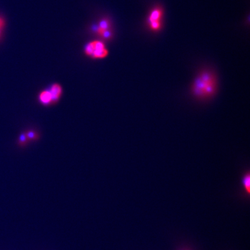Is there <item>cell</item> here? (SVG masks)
Instances as JSON below:
<instances>
[{"instance_id": "cell-9", "label": "cell", "mask_w": 250, "mask_h": 250, "mask_svg": "<svg viewBox=\"0 0 250 250\" xmlns=\"http://www.w3.org/2000/svg\"><path fill=\"white\" fill-rule=\"evenodd\" d=\"M28 140L27 139V137L26 136V134L25 132H23L22 133H21L19 136V137L18 139V144L19 146H23L25 145H26L27 144Z\"/></svg>"}, {"instance_id": "cell-1", "label": "cell", "mask_w": 250, "mask_h": 250, "mask_svg": "<svg viewBox=\"0 0 250 250\" xmlns=\"http://www.w3.org/2000/svg\"><path fill=\"white\" fill-rule=\"evenodd\" d=\"M217 80L215 74L211 71H201L195 78L191 91L194 96L200 99L212 97L216 92Z\"/></svg>"}, {"instance_id": "cell-5", "label": "cell", "mask_w": 250, "mask_h": 250, "mask_svg": "<svg viewBox=\"0 0 250 250\" xmlns=\"http://www.w3.org/2000/svg\"><path fill=\"white\" fill-rule=\"evenodd\" d=\"M38 100L42 106L45 107L54 105L52 96L48 88L39 92L38 95Z\"/></svg>"}, {"instance_id": "cell-11", "label": "cell", "mask_w": 250, "mask_h": 250, "mask_svg": "<svg viewBox=\"0 0 250 250\" xmlns=\"http://www.w3.org/2000/svg\"><path fill=\"white\" fill-rule=\"evenodd\" d=\"M2 30L0 29V41L2 38Z\"/></svg>"}, {"instance_id": "cell-10", "label": "cell", "mask_w": 250, "mask_h": 250, "mask_svg": "<svg viewBox=\"0 0 250 250\" xmlns=\"http://www.w3.org/2000/svg\"><path fill=\"white\" fill-rule=\"evenodd\" d=\"M5 25H6V22L5 19L2 16H0V29L3 30V29L5 27Z\"/></svg>"}, {"instance_id": "cell-2", "label": "cell", "mask_w": 250, "mask_h": 250, "mask_svg": "<svg viewBox=\"0 0 250 250\" xmlns=\"http://www.w3.org/2000/svg\"><path fill=\"white\" fill-rule=\"evenodd\" d=\"M104 42L96 39L87 42L83 48L84 54L94 60L106 58L109 55V51Z\"/></svg>"}, {"instance_id": "cell-7", "label": "cell", "mask_w": 250, "mask_h": 250, "mask_svg": "<svg viewBox=\"0 0 250 250\" xmlns=\"http://www.w3.org/2000/svg\"><path fill=\"white\" fill-rule=\"evenodd\" d=\"M25 134L27 139L28 142L37 140L38 139V134L35 130H29L27 132H25Z\"/></svg>"}, {"instance_id": "cell-8", "label": "cell", "mask_w": 250, "mask_h": 250, "mask_svg": "<svg viewBox=\"0 0 250 250\" xmlns=\"http://www.w3.org/2000/svg\"><path fill=\"white\" fill-rule=\"evenodd\" d=\"M243 183L246 191L248 194H249L250 190V175L249 173L246 174V175L244 177Z\"/></svg>"}, {"instance_id": "cell-4", "label": "cell", "mask_w": 250, "mask_h": 250, "mask_svg": "<svg viewBox=\"0 0 250 250\" xmlns=\"http://www.w3.org/2000/svg\"><path fill=\"white\" fill-rule=\"evenodd\" d=\"M163 9L160 5L154 6L149 12L146 23L149 29L154 32H158L163 27Z\"/></svg>"}, {"instance_id": "cell-6", "label": "cell", "mask_w": 250, "mask_h": 250, "mask_svg": "<svg viewBox=\"0 0 250 250\" xmlns=\"http://www.w3.org/2000/svg\"><path fill=\"white\" fill-rule=\"evenodd\" d=\"M53 99L54 105L58 102L63 94V87L60 84L54 83L48 88Z\"/></svg>"}, {"instance_id": "cell-3", "label": "cell", "mask_w": 250, "mask_h": 250, "mask_svg": "<svg viewBox=\"0 0 250 250\" xmlns=\"http://www.w3.org/2000/svg\"><path fill=\"white\" fill-rule=\"evenodd\" d=\"M93 32L103 41H110L113 37V31L111 19L108 18L100 19L91 28Z\"/></svg>"}]
</instances>
